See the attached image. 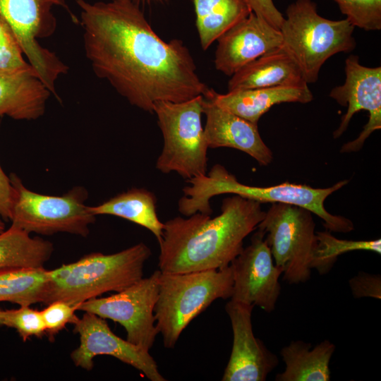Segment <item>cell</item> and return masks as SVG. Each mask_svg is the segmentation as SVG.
<instances>
[{"label": "cell", "instance_id": "1", "mask_svg": "<svg viewBox=\"0 0 381 381\" xmlns=\"http://www.w3.org/2000/svg\"><path fill=\"white\" fill-rule=\"evenodd\" d=\"M76 2L92 71L131 105L153 113L157 101L180 102L207 92L188 48L179 39H161L139 1Z\"/></svg>", "mask_w": 381, "mask_h": 381}, {"label": "cell", "instance_id": "2", "mask_svg": "<svg viewBox=\"0 0 381 381\" xmlns=\"http://www.w3.org/2000/svg\"><path fill=\"white\" fill-rule=\"evenodd\" d=\"M261 204L232 195L223 200L221 213L214 217L196 212L167 221L159 243V270L180 273L229 266L264 218Z\"/></svg>", "mask_w": 381, "mask_h": 381}, {"label": "cell", "instance_id": "3", "mask_svg": "<svg viewBox=\"0 0 381 381\" xmlns=\"http://www.w3.org/2000/svg\"><path fill=\"white\" fill-rule=\"evenodd\" d=\"M186 181L190 186L183 188L184 195L178 202L179 211L186 217L196 212L211 215L210 199L221 194H231L260 203H285L303 207L318 216L326 230L331 232L349 233L354 229L351 220L332 214L324 205L331 194L349 182L348 179L324 188L289 182L267 187L253 186L240 183L224 167L217 164L205 175L193 177Z\"/></svg>", "mask_w": 381, "mask_h": 381}, {"label": "cell", "instance_id": "4", "mask_svg": "<svg viewBox=\"0 0 381 381\" xmlns=\"http://www.w3.org/2000/svg\"><path fill=\"white\" fill-rule=\"evenodd\" d=\"M151 255L150 248L140 242L112 254L92 253L49 270L44 303L60 300L79 305L107 292L121 291L143 277Z\"/></svg>", "mask_w": 381, "mask_h": 381}, {"label": "cell", "instance_id": "5", "mask_svg": "<svg viewBox=\"0 0 381 381\" xmlns=\"http://www.w3.org/2000/svg\"><path fill=\"white\" fill-rule=\"evenodd\" d=\"M233 271L219 270L160 272L154 314L164 346L174 348L189 323L217 299L231 298Z\"/></svg>", "mask_w": 381, "mask_h": 381}, {"label": "cell", "instance_id": "6", "mask_svg": "<svg viewBox=\"0 0 381 381\" xmlns=\"http://www.w3.org/2000/svg\"><path fill=\"white\" fill-rule=\"evenodd\" d=\"M354 28L346 18L334 20L321 16L312 0H296L286 8L279 31L282 47L296 62L306 83H313L327 59L354 49Z\"/></svg>", "mask_w": 381, "mask_h": 381}, {"label": "cell", "instance_id": "7", "mask_svg": "<svg viewBox=\"0 0 381 381\" xmlns=\"http://www.w3.org/2000/svg\"><path fill=\"white\" fill-rule=\"evenodd\" d=\"M203 95L172 102L157 101L153 113L162 131L164 145L156 162L163 174L176 172L188 180L205 175L207 149L202 126Z\"/></svg>", "mask_w": 381, "mask_h": 381}, {"label": "cell", "instance_id": "8", "mask_svg": "<svg viewBox=\"0 0 381 381\" xmlns=\"http://www.w3.org/2000/svg\"><path fill=\"white\" fill-rule=\"evenodd\" d=\"M9 178L13 188L11 224L30 234L88 236L96 216L85 203L88 198L85 188L75 186L62 195H48L29 190L15 174Z\"/></svg>", "mask_w": 381, "mask_h": 381}, {"label": "cell", "instance_id": "9", "mask_svg": "<svg viewBox=\"0 0 381 381\" xmlns=\"http://www.w3.org/2000/svg\"><path fill=\"white\" fill-rule=\"evenodd\" d=\"M312 214L297 205L272 203L256 229L265 234L274 262L289 284L311 277L318 244Z\"/></svg>", "mask_w": 381, "mask_h": 381}, {"label": "cell", "instance_id": "10", "mask_svg": "<svg viewBox=\"0 0 381 381\" xmlns=\"http://www.w3.org/2000/svg\"><path fill=\"white\" fill-rule=\"evenodd\" d=\"M56 6L68 11L64 0H0V15L11 28L28 62L51 93L60 99L56 82L67 73L68 67L39 43L40 39L55 32L56 20L52 8Z\"/></svg>", "mask_w": 381, "mask_h": 381}, {"label": "cell", "instance_id": "11", "mask_svg": "<svg viewBox=\"0 0 381 381\" xmlns=\"http://www.w3.org/2000/svg\"><path fill=\"white\" fill-rule=\"evenodd\" d=\"M156 270L115 294L87 300L78 310L89 312L122 325L126 339L150 351L159 334L154 314L159 293V277Z\"/></svg>", "mask_w": 381, "mask_h": 381}, {"label": "cell", "instance_id": "12", "mask_svg": "<svg viewBox=\"0 0 381 381\" xmlns=\"http://www.w3.org/2000/svg\"><path fill=\"white\" fill-rule=\"evenodd\" d=\"M344 71V83L332 88L329 95L341 106L347 107L333 133L334 138L346 131L355 114L361 110L369 113L368 121L358 138L342 145L340 152L348 153L359 151L370 134L381 128V66H365L358 56L350 55L345 61Z\"/></svg>", "mask_w": 381, "mask_h": 381}, {"label": "cell", "instance_id": "13", "mask_svg": "<svg viewBox=\"0 0 381 381\" xmlns=\"http://www.w3.org/2000/svg\"><path fill=\"white\" fill-rule=\"evenodd\" d=\"M230 265L234 281L230 299L272 312L281 293L282 272L274 262L265 234L257 229Z\"/></svg>", "mask_w": 381, "mask_h": 381}, {"label": "cell", "instance_id": "14", "mask_svg": "<svg viewBox=\"0 0 381 381\" xmlns=\"http://www.w3.org/2000/svg\"><path fill=\"white\" fill-rule=\"evenodd\" d=\"M80 344L71 353L75 366L91 370L97 356H113L140 371L151 381H165L149 351L123 339L110 329L105 319L89 312L73 324Z\"/></svg>", "mask_w": 381, "mask_h": 381}, {"label": "cell", "instance_id": "15", "mask_svg": "<svg viewBox=\"0 0 381 381\" xmlns=\"http://www.w3.org/2000/svg\"><path fill=\"white\" fill-rule=\"evenodd\" d=\"M254 306L232 299L225 306L233 332V345L222 381H265L279 358L253 334Z\"/></svg>", "mask_w": 381, "mask_h": 381}, {"label": "cell", "instance_id": "16", "mask_svg": "<svg viewBox=\"0 0 381 381\" xmlns=\"http://www.w3.org/2000/svg\"><path fill=\"white\" fill-rule=\"evenodd\" d=\"M217 41L214 66L228 76L260 56L282 47L279 30L253 12Z\"/></svg>", "mask_w": 381, "mask_h": 381}, {"label": "cell", "instance_id": "17", "mask_svg": "<svg viewBox=\"0 0 381 381\" xmlns=\"http://www.w3.org/2000/svg\"><path fill=\"white\" fill-rule=\"evenodd\" d=\"M202 113L206 117L204 135L209 148L236 149L250 155L262 166L272 162V152L262 140L258 124L222 109L204 96Z\"/></svg>", "mask_w": 381, "mask_h": 381}, {"label": "cell", "instance_id": "18", "mask_svg": "<svg viewBox=\"0 0 381 381\" xmlns=\"http://www.w3.org/2000/svg\"><path fill=\"white\" fill-rule=\"evenodd\" d=\"M203 96L222 109L255 124H258L261 116L274 105L284 102L306 104L313 99L307 83L238 90L228 91L226 94L209 88Z\"/></svg>", "mask_w": 381, "mask_h": 381}, {"label": "cell", "instance_id": "19", "mask_svg": "<svg viewBox=\"0 0 381 381\" xmlns=\"http://www.w3.org/2000/svg\"><path fill=\"white\" fill-rule=\"evenodd\" d=\"M51 95L32 67L0 70V118L36 120L44 114Z\"/></svg>", "mask_w": 381, "mask_h": 381}, {"label": "cell", "instance_id": "20", "mask_svg": "<svg viewBox=\"0 0 381 381\" xmlns=\"http://www.w3.org/2000/svg\"><path fill=\"white\" fill-rule=\"evenodd\" d=\"M306 83L296 62L282 47L260 56L233 74L228 91Z\"/></svg>", "mask_w": 381, "mask_h": 381}, {"label": "cell", "instance_id": "21", "mask_svg": "<svg viewBox=\"0 0 381 381\" xmlns=\"http://www.w3.org/2000/svg\"><path fill=\"white\" fill-rule=\"evenodd\" d=\"M335 345L325 339L313 348L310 343L292 341L280 350L285 370L276 381H329V363Z\"/></svg>", "mask_w": 381, "mask_h": 381}, {"label": "cell", "instance_id": "22", "mask_svg": "<svg viewBox=\"0 0 381 381\" xmlns=\"http://www.w3.org/2000/svg\"><path fill=\"white\" fill-rule=\"evenodd\" d=\"M156 205L157 198L152 192L145 188H132L99 205L89 206V210L95 216L113 215L146 228L159 243L164 224L157 216Z\"/></svg>", "mask_w": 381, "mask_h": 381}, {"label": "cell", "instance_id": "23", "mask_svg": "<svg viewBox=\"0 0 381 381\" xmlns=\"http://www.w3.org/2000/svg\"><path fill=\"white\" fill-rule=\"evenodd\" d=\"M203 50L252 11L244 0H192Z\"/></svg>", "mask_w": 381, "mask_h": 381}, {"label": "cell", "instance_id": "24", "mask_svg": "<svg viewBox=\"0 0 381 381\" xmlns=\"http://www.w3.org/2000/svg\"><path fill=\"white\" fill-rule=\"evenodd\" d=\"M53 244L13 224L0 234V270L42 267L50 259Z\"/></svg>", "mask_w": 381, "mask_h": 381}, {"label": "cell", "instance_id": "25", "mask_svg": "<svg viewBox=\"0 0 381 381\" xmlns=\"http://www.w3.org/2000/svg\"><path fill=\"white\" fill-rule=\"evenodd\" d=\"M49 284V270L44 267L1 269L0 302H11L20 306L44 303Z\"/></svg>", "mask_w": 381, "mask_h": 381}, {"label": "cell", "instance_id": "26", "mask_svg": "<svg viewBox=\"0 0 381 381\" xmlns=\"http://www.w3.org/2000/svg\"><path fill=\"white\" fill-rule=\"evenodd\" d=\"M317 248L312 262V269L320 274L328 273L338 257L354 250H366L381 254V240L352 241L337 238L331 231H316Z\"/></svg>", "mask_w": 381, "mask_h": 381}, {"label": "cell", "instance_id": "27", "mask_svg": "<svg viewBox=\"0 0 381 381\" xmlns=\"http://www.w3.org/2000/svg\"><path fill=\"white\" fill-rule=\"evenodd\" d=\"M342 14L356 28L381 30V0H334Z\"/></svg>", "mask_w": 381, "mask_h": 381}, {"label": "cell", "instance_id": "28", "mask_svg": "<svg viewBox=\"0 0 381 381\" xmlns=\"http://www.w3.org/2000/svg\"><path fill=\"white\" fill-rule=\"evenodd\" d=\"M0 325L15 329L23 341L46 334L40 310L31 308L30 306L10 310L0 308Z\"/></svg>", "mask_w": 381, "mask_h": 381}, {"label": "cell", "instance_id": "29", "mask_svg": "<svg viewBox=\"0 0 381 381\" xmlns=\"http://www.w3.org/2000/svg\"><path fill=\"white\" fill-rule=\"evenodd\" d=\"M32 67L25 60L22 49L11 28L0 15V70Z\"/></svg>", "mask_w": 381, "mask_h": 381}, {"label": "cell", "instance_id": "30", "mask_svg": "<svg viewBox=\"0 0 381 381\" xmlns=\"http://www.w3.org/2000/svg\"><path fill=\"white\" fill-rule=\"evenodd\" d=\"M80 305V304H79ZM79 305L64 301H54L40 310L45 327V333L49 339L65 328L67 324H74L79 318L75 315Z\"/></svg>", "mask_w": 381, "mask_h": 381}, {"label": "cell", "instance_id": "31", "mask_svg": "<svg viewBox=\"0 0 381 381\" xmlns=\"http://www.w3.org/2000/svg\"><path fill=\"white\" fill-rule=\"evenodd\" d=\"M349 285L354 298L381 299V276L359 271L351 278Z\"/></svg>", "mask_w": 381, "mask_h": 381}, {"label": "cell", "instance_id": "32", "mask_svg": "<svg viewBox=\"0 0 381 381\" xmlns=\"http://www.w3.org/2000/svg\"><path fill=\"white\" fill-rule=\"evenodd\" d=\"M251 11L262 17L272 26L279 30L284 16L277 9L272 0H244Z\"/></svg>", "mask_w": 381, "mask_h": 381}, {"label": "cell", "instance_id": "33", "mask_svg": "<svg viewBox=\"0 0 381 381\" xmlns=\"http://www.w3.org/2000/svg\"><path fill=\"white\" fill-rule=\"evenodd\" d=\"M13 200V188L9 176L0 165V216L3 219L11 220Z\"/></svg>", "mask_w": 381, "mask_h": 381}, {"label": "cell", "instance_id": "34", "mask_svg": "<svg viewBox=\"0 0 381 381\" xmlns=\"http://www.w3.org/2000/svg\"><path fill=\"white\" fill-rule=\"evenodd\" d=\"M5 230V223L2 217L0 216V234Z\"/></svg>", "mask_w": 381, "mask_h": 381}, {"label": "cell", "instance_id": "35", "mask_svg": "<svg viewBox=\"0 0 381 381\" xmlns=\"http://www.w3.org/2000/svg\"><path fill=\"white\" fill-rule=\"evenodd\" d=\"M138 1H140V0H138Z\"/></svg>", "mask_w": 381, "mask_h": 381}]
</instances>
